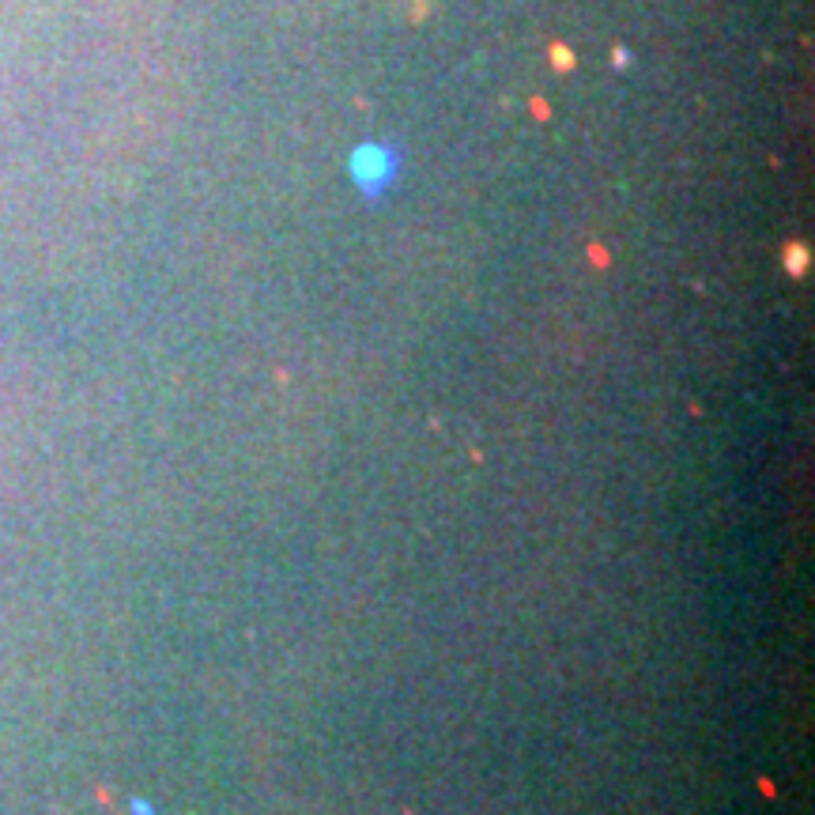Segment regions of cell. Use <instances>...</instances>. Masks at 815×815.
Listing matches in <instances>:
<instances>
[{"label": "cell", "instance_id": "obj_1", "mask_svg": "<svg viewBox=\"0 0 815 815\" xmlns=\"http://www.w3.org/2000/svg\"><path fill=\"white\" fill-rule=\"evenodd\" d=\"M347 170H352V181L363 189L366 197H382L393 181H397L400 155L393 148H386V144H363V148L352 151Z\"/></svg>", "mask_w": 815, "mask_h": 815}]
</instances>
